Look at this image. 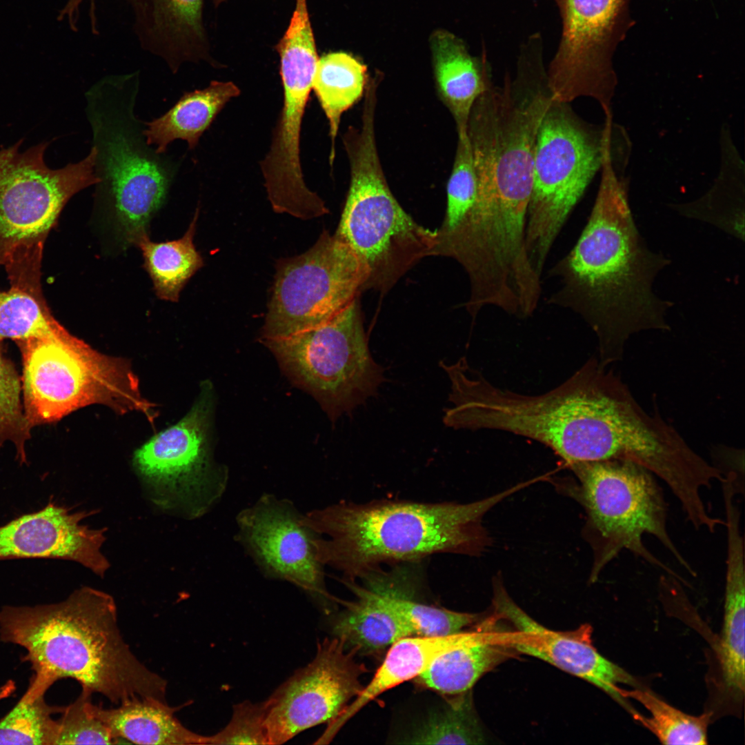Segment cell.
<instances>
[{
    "instance_id": "37",
    "label": "cell",
    "mask_w": 745,
    "mask_h": 745,
    "mask_svg": "<svg viewBox=\"0 0 745 745\" xmlns=\"http://www.w3.org/2000/svg\"><path fill=\"white\" fill-rule=\"evenodd\" d=\"M92 693L82 689L77 699L63 707L58 722L57 744H117L107 727L90 711Z\"/></svg>"
},
{
    "instance_id": "32",
    "label": "cell",
    "mask_w": 745,
    "mask_h": 745,
    "mask_svg": "<svg viewBox=\"0 0 745 745\" xmlns=\"http://www.w3.org/2000/svg\"><path fill=\"white\" fill-rule=\"evenodd\" d=\"M47 689L30 682L17 704L0 719V744L56 745L58 722L52 715L62 708L49 706Z\"/></svg>"
},
{
    "instance_id": "11",
    "label": "cell",
    "mask_w": 745,
    "mask_h": 745,
    "mask_svg": "<svg viewBox=\"0 0 745 745\" xmlns=\"http://www.w3.org/2000/svg\"><path fill=\"white\" fill-rule=\"evenodd\" d=\"M22 143L0 150V266L16 254L43 249L70 198L98 182L93 147L79 161L51 169L44 159L49 142L20 152Z\"/></svg>"
},
{
    "instance_id": "8",
    "label": "cell",
    "mask_w": 745,
    "mask_h": 745,
    "mask_svg": "<svg viewBox=\"0 0 745 745\" xmlns=\"http://www.w3.org/2000/svg\"><path fill=\"white\" fill-rule=\"evenodd\" d=\"M23 361L24 413L31 426L57 421L91 404L150 421L155 405L141 395L127 360L101 353L62 325L44 337L18 341Z\"/></svg>"
},
{
    "instance_id": "28",
    "label": "cell",
    "mask_w": 745,
    "mask_h": 745,
    "mask_svg": "<svg viewBox=\"0 0 745 745\" xmlns=\"http://www.w3.org/2000/svg\"><path fill=\"white\" fill-rule=\"evenodd\" d=\"M365 579L368 584L366 587L355 582L348 584L400 616L411 627L415 635L432 637L459 633L479 619L478 614L455 612L415 601L393 585L388 573L381 575L377 570Z\"/></svg>"
},
{
    "instance_id": "16",
    "label": "cell",
    "mask_w": 745,
    "mask_h": 745,
    "mask_svg": "<svg viewBox=\"0 0 745 745\" xmlns=\"http://www.w3.org/2000/svg\"><path fill=\"white\" fill-rule=\"evenodd\" d=\"M303 516L291 501L265 494L238 513V539L266 577L295 585L327 609L336 599L316 557L317 535Z\"/></svg>"
},
{
    "instance_id": "2",
    "label": "cell",
    "mask_w": 745,
    "mask_h": 745,
    "mask_svg": "<svg viewBox=\"0 0 745 745\" xmlns=\"http://www.w3.org/2000/svg\"><path fill=\"white\" fill-rule=\"evenodd\" d=\"M441 366L451 384L453 405L444 416L447 426L523 436L550 448L567 465L607 458L619 375L598 358L589 359L561 384L539 395L496 386L465 357Z\"/></svg>"
},
{
    "instance_id": "23",
    "label": "cell",
    "mask_w": 745,
    "mask_h": 745,
    "mask_svg": "<svg viewBox=\"0 0 745 745\" xmlns=\"http://www.w3.org/2000/svg\"><path fill=\"white\" fill-rule=\"evenodd\" d=\"M721 166L711 188L702 197L672 204L679 215L708 223L739 241H744V164L729 128L720 136Z\"/></svg>"
},
{
    "instance_id": "27",
    "label": "cell",
    "mask_w": 745,
    "mask_h": 745,
    "mask_svg": "<svg viewBox=\"0 0 745 745\" xmlns=\"http://www.w3.org/2000/svg\"><path fill=\"white\" fill-rule=\"evenodd\" d=\"M353 602H342L345 609L331 624L334 637L357 653L370 654L385 650L397 640L415 636L411 627L393 610L374 601L354 587Z\"/></svg>"
},
{
    "instance_id": "31",
    "label": "cell",
    "mask_w": 745,
    "mask_h": 745,
    "mask_svg": "<svg viewBox=\"0 0 745 745\" xmlns=\"http://www.w3.org/2000/svg\"><path fill=\"white\" fill-rule=\"evenodd\" d=\"M441 708L429 713L402 743L482 744L486 737L469 691L453 695Z\"/></svg>"
},
{
    "instance_id": "21",
    "label": "cell",
    "mask_w": 745,
    "mask_h": 745,
    "mask_svg": "<svg viewBox=\"0 0 745 745\" xmlns=\"http://www.w3.org/2000/svg\"><path fill=\"white\" fill-rule=\"evenodd\" d=\"M432 52L437 92L457 135L466 134L473 106L492 81L486 54L472 56L462 40L446 31L434 34Z\"/></svg>"
},
{
    "instance_id": "39",
    "label": "cell",
    "mask_w": 745,
    "mask_h": 745,
    "mask_svg": "<svg viewBox=\"0 0 745 745\" xmlns=\"http://www.w3.org/2000/svg\"><path fill=\"white\" fill-rule=\"evenodd\" d=\"M86 0H67L64 4V8L69 12L77 14L80 12L81 6ZM88 10L95 12L97 10V0H87Z\"/></svg>"
},
{
    "instance_id": "6",
    "label": "cell",
    "mask_w": 745,
    "mask_h": 745,
    "mask_svg": "<svg viewBox=\"0 0 745 745\" xmlns=\"http://www.w3.org/2000/svg\"><path fill=\"white\" fill-rule=\"evenodd\" d=\"M376 105L364 103L361 125L343 137L350 181L335 233L354 252L365 274L364 290L387 292L422 258L430 256L437 232L417 223L390 190L379 160Z\"/></svg>"
},
{
    "instance_id": "38",
    "label": "cell",
    "mask_w": 745,
    "mask_h": 745,
    "mask_svg": "<svg viewBox=\"0 0 745 745\" xmlns=\"http://www.w3.org/2000/svg\"><path fill=\"white\" fill-rule=\"evenodd\" d=\"M208 744H268L264 701L246 700L232 707L228 724L208 736Z\"/></svg>"
},
{
    "instance_id": "34",
    "label": "cell",
    "mask_w": 745,
    "mask_h": 745,
    "mask_svg": "<svg viewBox=\"0 0 745 745\" xmlns=\"http://www.w3.org/2000/svg\"><path fill=\"white\" fill-rule=\"evenodd\" d=\"M624 698L633 699L644 706L651 716L635 711L633 717L653 733L663 744L704 745L707 744L710 714H686L660 699L648 691L619 688Z\"/></svg>"
},
{
    "instance_id": "13",
    "label": "cell",
    "mask_w": 745,
    "mask_h": 745,
    "mask_svg": "<svg viewBox=\"0 0 745 745\" xmlns=\"http://www.w3.org/2000/svg\"><path fill=\"white\" fill-rule=\"evenodd\" d=\"M562 34L547 69L552 99L570 103L578 97L611 109L617 84L613 56L625 22L628 0H554Z\"/></svg>"
},
{
    "instance_id": "4",
    "label": "cell",
    "mask_w": 745,
    "mask_h": 745,
    "mask_svg": "<svg viewBox=\"0 0 745 745\" xmlns=\"http://www.w3.org/2000/svg\"><path fill=\"white\" fill-rule=\"evenodd\" d=\"M521 489L517 484L473 502L404 500L341 501L304 515L318 536L317 560L344 581L363 578L383 563L419 561L437 553L478 556L490 544L486 513Z\"/></svg>"
},
{
    "instance_id": "1",
    "label": "cell",
    "mask_w": 745,
    "mask_h": 745,
    "mask_svg": "<svg viewBox=\"0 0 745 745\" xmlns=\"http://www.w3.org/2000/svg\"><path fill=\"white\" fill-rule=\"evenodd\" d=\"M588 222L573 248L553 268L558 289L548 303L579 315L596 335L599 361L621 360L629 337L648 330H669L673 303L653 290L657 275L670 260L651 250L630 205L626 168L610 155Z\"/></svg>"
},
{
    "instance_id": "17",
    "label": "cell",
    "mask_w": 745,
    "mask_h": 745,
    "mask_svg": "<svg viewBox=\"0 0 745 745\" xmlns=\"http://www.w3.org/2000/svg\"><path fill=\"white\" fill-rule=\"evenodd\" d=\"M493 590L495 612L516 628L506 633L511 648L580 677L604 691L630 713L634 710L620 695L618 684L635 686L637 681L597 650L592 644L590 625L569 632L550 630L533 619L514 602L499 577L493 580Z\"/></svg>"
},
{
    "instance_id": "10",
    "label": "cell",
    "mask_w": 745,
    "mask_h": 745,
    "mask_svg": "<svg viewBox=\"0 0 745 745\" xmlns=\"http://www.w3.org/2000/svg\"><path fill=\"white\" fill-rule=\"evenodd\" d=\"M263 342L332 419L373 395L383 380L368 348L358 298L320 326Z\"/></svg>"
},
{
    "instance_id": "41",
    "label": "cell",
    "mask_w": 745,
    "mask_h": 745,
    "mask_svg": "<svg viewBox=\"0 0 745 745\" xmlns=\"http://www.w3.org/2000/svg\"><path fill=\"white\" fill-rule=\"evenodd\" d=\"M226 1V0H212V3H213V4H214V6L215 7H217L218 6H219L221 3H222L223 2Z\"/></svg>"
},
{
    "instance_id": "24",
    "label": "cell",
    "mask_w": 745,
    "mask_h": 745,
    "mask_svg": "<svg viewBox=\"0 0 745 745\" xmlns=\"http://www.w3.org/2000/svg\"><path fill=\"white\" fill-rule=\"evenodd\" d=\"M513 651L506 633L479 630L464 644L436 658L415 679L420 686L443 695H458L470 690Z\"/></svg>"
},
{
    "instance_id": "3",
    "label": "cell",
    "mask_w": 745,
    "mask_h": 745,
    "mask_svg": "<svg viewBox=\"0 0 745 745\" xmlns=\"http://www.w3.org/2000/svg\"><path fill=\"white\" fill-rule=\"evenodd\" d=\"M0 639L23 648L32 678L48 688L71 678L116 704L166 701V680L132 653L120 633L115 599L103 591L82 586L60 602L3 606Z\"/></svg>"
},
{
    "instance_id": "15",
    "label": "cell",
    "mask_w": 745,
    "mask_h": 745,
    "mask_svg": "<svg viewBox=\"0 0 745 745\" xmlns=\"http://www.w3.org/2000/svg\"><path fill=\"white\" fill-rule=\"evenodd\" d=\"M212 386L204 384L190 410L177 424L159 432L134 453L133 464L143 479L179 490L193 501L195 514L204 513L223 494L225 466L214 461L211 421Z\"/></svg>"
},
{
    "instance_id": "33",
    "label": "cell",
    "mask_w": 745,
    "mask_h": 745,
    "mask_svg": "<svg viewBox=\"0 0 745 745\" xmlns=\"http://www.w3.org/2000/svg\"><path fill=\"white\" fill-rule=\"evenodd\" d=\"M61 325L48 307L41 288L10 284L8 290H0V341L44 337Z\"/></svg>"
},
{
    "instance_id": "12",
    "label": "cell",
    "mask_w": 745,
    "mask_h": 745,
    "mask_svg": "<svg viewBox=\"0 0 745 745\" xmlns=\"http://www.w3.org/2000/svg\"><path fill=\"white\" fill-rule=\"evenodd\" d=\"M364 282L352 250L335 234L324 231L304 253L278 261L262 341L330 321L358 298Z\"/></svg>"
},
{
    "instance_id": "40",
    "label": "cell",
    "mask_w": 745,
    "mask_h": 745,
    "mask_svg": "<svg viewBox=\"0 0 745 745\" xmlns=\"http://www.w3.org/2000/svg\"><path fill=\"white\" fill-rule=\"evenodd\" d=\"M279 57L280 58H294V59H315V60H317V61L319 60L318 57H313V56H297V55L286 54V55H281V56H279Z\"/></svg>"
},
{
    "instance_id": "5",
    "label": "cell",
    "mask_w": 745,
    "mask_h": 745,
    "mask_svg": "<svg viewBox=\"0 0 745 745\" xmlns=\"http://www.w3.org/2000/svg\"><path fill=\"white\" fill-rule=\"evenodd\" d=\"M139 70L106 75L86 92V114L95 150V203L112 221L123 248L148 235L164 204L179 161L148 143L145 122L136 115Z\"/></svg>"
},
{
    "instance_id": "7",
    "label": "cell",
    "mask_w": 745,
    "mask_h": 745,
    "mask_svg": "<svg viewBox=\"0 0 745 745\" xmlns=\"http://www.w3.org/2000/svg\"><path fill=\"white\" fill-rule=\"evenodd\" d=\"M568 466L578 480L573 495L586 513L583 533L593 552L590 582H595L623 550L682 580L647 548L646 535L653 536L689 574L696 575L670 537L667 504L651 472L620 459L580 461Z\"/></svg>"
},
{
    "instance_id": "25",
    "label": "cell",
    "mask_w": 745,
    "mask_h": 745,
    "mask_svg": "<svg viewBox=\"0 0 745 745\" xmlns=\"http://www.w3.org/2000/svg\"><path fill=\"white\" fill-rule=\"evenodd\" d=\"M241 93L232 81H212L203 88L185 92L163 115L145 122V135L158 153L167 152L177 139L193 150L226 103Z\"/></svg>"
},
{
    "instance_id": "14",
    "label": "cell",
    "mask_w": 745,
    "mask_h": 745,
    "mask_svg": "<svg viewBox=\"0 0 745 745\" xmlns=\"http://www.w3.org/2000/svg\"><path fill=\"white\" fill-rule=\"evenodd\" d=\"M344 641L333 637L317 645L315 657L295 670L264 701L268 744L279 745L302 731L330 723L364 686L366 667Z\"/></svg>"
},
{
    "instance_id": "35",
    "label": "cell",
    "mask_w": 745,
    "mask_h": 745,
    "mask_svg": "<svg viewBox=\"0 0 745 745\" xmlns=\"http://www.w3.org/2000/svg\"><path fill=\"white\" fill-rule=\"evenodd\" d=\"M452 172L447 184V203L439 232L455 227L472 209L477 197V183L473 155L467 133L457 135Z\"/></svg>"
},
{
    "instance_id": "18",
    "label": "cell",
    "mask_w": 745,
    "mask_h": 745,
    "mask_svg": "<svg viewBox=\"0 0 745 745\" xmlns=\"http://www.w3.org/2000/svg\"><path fill=\"white\" fill-rule=\"evenodd\" d=\"M95 513L72 511L50 501L40 510L15 518L0 526V561L70 560L103 577L110 568L101 551L107 530L92 528L82 522Z\"/></svg>"
},
{
    "instance_id": "19",
    "label": "cell",
    "mask_w": 745,
    "mask_h": 745,
    "mask_svg": "<svg viewBox=\"0 0 745 745\" xmlns=\"http://www.w3.org/2000/svg\"><path fill=\"white\" fill-rule=\"evenodd\" d=\"M141 49L177 74L186 63L215 66L203 20V0H123Z\"/></svg>"
},
{
    "instance_id": "36",
    "label": "cell",
    "mask_w": 745,
    "mask_h": 745,
    "mask_svg": "<svg viewBox=\"0 0 745 745\" xmlns=\"http://www.w3.org/2000/svg\"><path fill=\"white\" fill-rule=\"evenodd\" d=\"M21 390L17 371L0 347V448L6 441L12 442L23 464L27 462L25 443L31 426L23 411Z\"/></svg>"
},
{
    "instance_id": "26",
    "label": "cell",
    "mask_w": 745,
    "mask_h": 745,
    "mask_svg": "<svg viewBox=\"0 0 745 745\" xmlns=\"http://www.w3.org/2000/svg\"><path fill=\"white\" fill-rule=\"evenodd\" d=\"M724 614L719 646L723 687L735 702L743 700L745 689L744 550L733 545L726 549Z\"/></svg>"
},
{
    "instance_id": "9",
    "label": "cell",
    "mask_w": 745,
    "mask_h": 745,
    "mask_svg": "<svg viewBox=\"0 0 745 745\" xmlns=\"http://www.w3.org/2000/svg\"><path fill=\"white\" fill-rule=\"evenodd\" d=\"M604 113V124L595 127L569 103L552 99L542 120L526 228V252L539 277L564 223L601 169L606 148L623 128L612 110Z\"/></svg>"
},
{
    "instance_id": "30",
    "label": "cell",
    "mask_w": 745,
    "mask_h": 745,
    "mask_svg": "<svg viewBox=\"0 0 745 745\" xmlns=\"http://www.w3.org/2000/svg\"><path fill=\"white\" fill-rule=\"evenodd\" d=\"M199 210L180 239L154 242L148 235L137 246L141 251L144 268L150 275L156 295L162 300L177 302L190 278L203 266L193 243Z\"/></svg>"
},
{
    "instance_id": "29",
    "label": "cell",
    "mask_w": 745,
    "mask_h": 745,
    "mask_svg": "<svg viewBox=\"0 0 745 745\" xmlns=\"http://www.w3.org/2000/svg\"><path fill=\"white\" fill-rule=\"evenodd\" d=\"M368 79L366 66L347 53L330 52L318 60L312 89L329 124L330 165L341 116L364 95Z\"/></svg>"
},
{
    "instance_id": "22",
    "label": "cell",
    "mask_w": 745,
    "mask_h": 745,
    "mask_svg": "<svg viewBox=\"0 0 745 745\" xmlns=\"http://www.w3.org/2000/svg\"><path fill=\"white\" fill-rule=\"evenodd\" d=\"M91 713L120 739L139 744H208V736L192 732L175 716L179 707L154 697L135 698L104 708L90 701Z\"/></svg>"
},
{
    "instance_id": "20",
    "label": "cell",
    "mask_w": 745,
    "mask_h": 745,
    "mask_svg": "<svg viewBox=\"0 0 745 745\" xmlns=\"http://www.w3.org/2000/svg\"><path fill=\"white\" fill-rule=\"evenodd\" d=\"M474 631L446 636H409L390 646L372 680L332 722L317 739L329 743L341 728L358 711L380 694L401 683L415 678L439 656L468 640Z\"/></svg>"
}]
</instances>
